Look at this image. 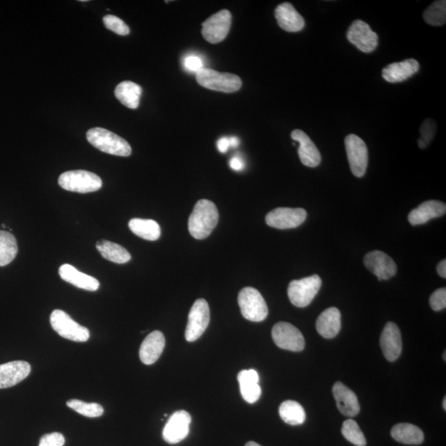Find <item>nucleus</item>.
I'll return each instance as SVG.
<instances>
[{
    "label": "nucleus",
    "mask_w": 446,
    "mask_h": 446,
    "mask_svg": "<svg viewBox=\"0 0 446 446\" xmlns=\"http://www.w3.org/2000/svg\"><path fill=\"white\" fill-rule=\"evenodd\" d=\"M219 220V213L215 203L201 199L196 204L189 218V231L194 238L203 240L210 236Z\"/></svg>",
    "instance_id": "1"
},
{
    "label": "nucleus",
    "mask_w": 446,
    "mask_h": 446,
    "mask_svg": "<svg viewBox=\"0 0 446 446\" xmlns=\"http://www.w3.org/2000/svg\"><path fill=\"white\" fill-rule=\"evenodd\" d=\"M87 140L96 149L108 154L127 158L132 154L128 142L113 132L102 127H94L87 132Z\"/></svg>",
    "instance_id": "2"
},
{
    "label": "nucleus",
    "mask_w": 446,
    "mask_h": 446,
    "mask_svg": "<svg viewBox=\"0 0 446 446\" xmlns=\"http://www.w3.org/2000/svg\"><path fill=\"white\" fill-rule=\"evenodd\" d=\"M58 183L65 191L79 193H92L101 189L102 179L87 170H70L60 175Z\"/></svg>",
    "instance_id": "3"
},
{
    "label": "nucleus",
    "mask_w": 446,
    "mask_h": 446,
    "mask_svg": "<svg viewBox=\"0 0 446 446\" xmlns=\"http://www.w3.org/2000/svg\"><path fill=\"white\" fill-rule=\"evenodd\" d=\"M196 79L201 87L213 91L234 93L241 87V79L230 73H220L212 69L203 68L196 74Z\"/></svg>",
    "instance_id": "4"
},
{
    "label": "nucleus",
    "mask_w": 446,
    "mask_h": 446,
    "mask_svg": "<svg viewBox=\"0 0 446 446\" xmlns=\"http://www.w3.org/2000/svg\"><path fill=\"white\" fill-rule=\"evenodd\" d=\"M238 305L241 314L250 321L260 322L267 319L268 306L257 289L246 287L239 293Z\"/></svg>",
    "instance_id": "5"
},
{
    "label": "nucleus",
    "mask_w": 446,
    "mask_h": 446,
    "mask_svg": "<svg viewBox=\"0 0 446 446\" xmlns=\"http://www.w3.org/2000/svg\"><path fill=\"white\" fill-rule=\"evenodd\" d=\"M321 283V279L317 274L291 281L288 288L289 300L298 307L310 305L319 292Z\"/></svg>",
    "instance_id": "6"
},
{
    "label": "nucleus",
    "mask_w": 446,
    "mask_h": 446,
    "mask_svg": "<svg viewBox=\"0 0 446 446\" xmlns=\"http://www.w3.org/2000/svg\"><path fill=\"white\" fill-rule=\"evenodd\" d=\"M50 321L52 329L58 332L61 338L77 343H85L89 339L88 329L80 326L63 310H56L52 312Z\"/></svg>",
    "instance_id": "7"
},
{
    "label": "nucleus",
    "mask_w": 446,
    "mask_h": 446,
    "mask_svg": "<svg viewBox=\"0 0 446 446\" xmlns=\"http://www.w3.org/2000/svg\"><path fill=\"white\" fill-rule=\"evenodd\" d=\"M210 322V310L205 300H198L189 312V321L185 331V339L193 343L200 338Z\"/></svg>",
    "instance_id": "8"
},
{
    "label": "nucleus",
    "mask_w": 446,
    "mask_h": 446,
    "mask_svg": "<svg viewBox=\"0 0 446 446\" xmlns=\"http://www.w3.org/2000/svg\"><path fill=\"white\" fill-rule=\"evenodd\" d=\"M345 145L351 172L355 177H363L369 163L367 144L359 136L350 134L345 137Z\"/></svg>",
    "instance_id": "9"
},
{
    "label": "nucleus",
    "mask_w": 446,
    "mask_h": 446,
    "mask_svg": "<svg viewBox=\"0 0 446 446\" xmlns=\"http://www.w3.org/2000/svg\"><path fill=\"white\" fill-rule=\"evenodd\" d=\"M272 338L275 345L283 350L298 352L305 348V339L302 332L288 322L281 321L275 324L272 330Z\"/></svg>",
    "instance_id": "10"
},
{
    "label": "nucleus",
    "mask_w": 446,
    "mask_h": 446,
    "mask_svg": "<svg viewBox=\"0 0 446 446\" xmlns=\"http://www.w3.org/2000/svg\"><path fill=\"white\" fill-rule=\"evenodd\" d=\"M202 25L204 39L212 44H219L229 35L231 25V13L227 9H222L208 18Z\"/></svg>",
    "instance_id": "11"
},
{
    "label": "nucleus",
    "mask_w": 446,
    "mask_h": 446,
    "mask_svg": "<svg viewBox=\"0 0 446 446\" xmlns=\"http://www.w3.org/2000/svg\"><path fill=\"white\" fill-rule=\"evenodd\" d=\"M307 215L303 208H278L268 213L265 222L274 229H292L302 225Z\"/></svg>",
    "instance_id": "12"
},
{
    "label": "nucleus",
    "mask_w": 446,
    "mask_h": 446,
    "mask_svg": "<svg viewBox=\"0 0 446 446\" xmlns=\"http://www.w3.org/2000/svg\"><path fill=\"white\" fill-rule=\"evenodd\" d=\"M346 37L351 44L365 53H370L377 49V33L373 32L368 23L362 20H355L351 23Z\"/></svg>",
    "instance_id": "13"
},
{
    "label": "nucleus",
    "mask_w": 446,
    "mask_h": 446,
    "mask_svg": "<svg viewBox=\"0 0 446 446\" xmlns=\"http://www.w3.org/2000/svg\"><path fill=\"white\" fill-rule=\"evenodd\" d=\"M191 416L186 411L175 412L170 416L163 429V439L169 444H177L187 438Z\"/></svg>",
    "instance_id": "14"
},
{
    "label": "nucleus",
    "mask_w": 446,
    "mask_h": 446,
    "mask_svg": "<svg viewBox=\"0 0 446 446\" xmlns=\"http://www.w3.org/2000/svg\"><path fill=\"white\" fill-rule=\"evenodd\" d=\"M364 264L378 281H387L397 273V265L390 256L381 250H374L364 256Z\"/></svg>",
    "instance_id": "15"
},
{
    "label": "nucleus",
    "mask_w": 446,
    "mask_h": 446,
    "mask_svg": "<svg viewBox=\"0 0 446 446\" xmlns=\"http://www.w3.org/2000/svg\"><path fill=\"white\" fill-rule=\"evenodd\" d=\"M381 345L384 357L388 362L400 358L402 350L401 331L393 322H388L381 334Z\"/></svg>",
    "instance_id": "16"
},
{
    "label": "nucleus",
    "mask_w": 446,
    "mask_h": 446,
    "mask_svg": "<svg viewBox=\"0 0 446 446\" xmlns=\"http://www.w3.org/2000/svg\"><path fill=\"white\" fill-rule=\"evenodd\" d=\"M293 141L300 144L298 153L302 165L307 167L314 168L321 163V156L319 149L305 132L295 129L292 132Z\"/></svg>",
    "instance_id": "17"
},
{
    "label": "nucleus",
    "mask_w": 446,
    "mask_h": 446,
    "mask_svg": "<svg viewBox=\"0 0 446 446\" xmlns=\"http://www.w3.org/2000/svg\"><path fill=\"white\" fill-rule=\"evenodd\" d=\"M31 373V365L26 362H12L0 364V388L15 386Z\"/></svg>",
    "instance_id": "18"
},
{
    "label": "nucleus",
    "mask_w": 446,
    "mask_h": 446,
    "mask_svg": "<svg viewBox=\"0 0 446 446\" xmlns=\"http://www.w3.org/2000/svg\"><path fill=\"white\" fill-rule=\"evenodd\" d=\"M332 393L339 411L345 416L353 417L359 414L360 407L357 395L345 384L336 382Z\"/></svg>",
    "instance_id": "19"
},
{
    "label": "nucleus",
    "mask_w": 446,
    "mask_h": 446,
    "mask_svg": "<svg viewBox=\"0 0 446 446\" xmlns=\"http://www.w3.org/2000/svg\"><path fill=\"white\" fill-rule=\"evenodd\" d=\"M165 346V339L163 332H151L141 343L139 351L141 362L146 365L153 364L163 354Z\"/></svg>",
    "instance_id": "20"
},
{
    "label": "nucleus",
    "mask_w": 446,
    "mask_h": 446,
    "mask_svg": "<svg viewBox=\"0 0 446 446\" xmlns=\"http://www.w3.org/2000/svg\"><path fill=\"white\" fill-rule=\"evenodd\" d=\"M275 18L283 30L300 32L305 27V21L291 3H283L275 8Z\"/></svg>",
    "instance_id": "21"
},
{
    "label": "nucleus",
    "mask_w": 446,
    "mask_h": 446,
    "mask_svg": "<svg viewBox=\"0 0 446 446\" xmlns=\"http://www.w3.org/2000/svg\"><path fill=\"white\" fill-rule=\"evenodd\" d=\"M419 61L415 59H407L401 63L387 65L383 69L382 75L389 83H400L419 72Z\"/></svg>",
    "instance_id": "22"
},
{
    "label": "nucleus",
    "mask_w": 446,
    "mask_h": 446,
    "mask_svg": "<svg viewBox=\"0 0 446 446\" xmlns=\"http://www.w3.org/2000/svg\"><path fill=\"white\" fill-rule=\"evenodd\" d=\"M445 212V203L436 200L426 201L409 213L408 221L412 226L426 224L433 218L443 216Z\"/></svg>",
    "instance_id": "23"
},
{
    "label": "nucleus",
    "mask_w": 446,
    "mask_h": 446,
    "mask_svg": "<svg viewBox=\"0 0 446 446\" xmlns=\"http://www.w3.org/2000/svg\"><path fill=\"white\" fill-rule=\"evenodd\" d=\"M59 274L65 282L87 291H97L99 288L98 279L87 274L79 272L72 265L65 264L59 269Z\"/></svg>",
    "instance_id": "24"
},
{
    "label": "nucleus",
    "mask_w": 446,
    "mask_h": 446,
    "mask_svg": "<svg viewBox=\"0 0 446 446\" xmlns=\"http://www.w3.org/2000/svg\"><path fill=\"white\" fill-rule=\"evenodd\" d=\"M316 327L322 338H336L341 329V314L339 310L336 307H330L321 312L317 320Z\"/></svg>",
    "instance_id": "25"
},
{
    "label": "nucleus",
    "mask_w": 446,
    "mask_h": 446,
    "mask_svg": "<svg viewBox=\"0 0 446 446\" xmlns=\"http://www.w3.org/2000/svg\"><path fill=\"white\" fill-rule=\"evenodd\" d=\"M240 384L241 393L246 402L255 403L262 395V388L259 386V374L255 369H245L237 376Z\"/></svg>",
    "instance_id": "26"
},
{
    "label": "nucleus",
    "mask_w": 446,
    "mask_h": 446,
    "mask_svg": "<svg viewBox=\"0 0 446 446\" xmlns=\"http://www.w3.org/2000/svg\"><path fill=\"white\" fill-rule=\"evenodd\" d=\"M391 435L397 442L405 445H420L424 440V434L419 427L409 423L393 426Z\"/></svg>",
    "instance_id": "27"
},
{
    "label": "nucleus",
    "mask_w": 446,
    "mask_h": 446,
    "mask_svg": "<svg viewBox=\"0 0 446 446\" xmlns=\"http://www.w3.org/2000/svg\"><path fill=\"white\" fill-rule=\"evenodd\" d=\"M142 89L139 84L132 82H121L115 89V96L128 108H139Z\"/></svg>",
    "instance_id": "28"
},
{
    "label": "nucleus",
    "mask_w": 446,
    "mask_h": 446,
    "mask_svg": "<svg viewBox=\"0 0 446 446\" xmlns=\"http://www.w3.org/2000/svg\"><path fill=\"white\" fill-rule=\"evenodd\" d=\"M96 249L104 259L113 263L126 264L132 259L131 254L123 246L112 241H99L96 244Z\"/></svg>",
    "instance_id": "29"
},
{
    "label": "nucleus",
    "mask_w": 446,
    "mask_h": 446,
    "mask_svg": "<svg viewBox=\"0 0 446 446\" xmlns=\"http://www.w3.org/2000/svg\"><path fill=\"white\" fill-rule=\"evenodd\" d=\"M128 226L136 236L146 241H158L161 234L160 227L154 220L134 218L128 223Z\"/></svg>",
    "instance_id": "30"
},
{
    "label": "nucleus",
    "mask_w": 446,
    "mask_h": 446,
    "mask_svg": "<svg viewBox=\"0 0 446 446\" xmlns=\"http://www.w3.org/2000/svg\"><path fill=\"white\" fill-rule=\"evenodd\" d=\"M279 412L282 420L288 425H301L306 420L305 408L295 401L283 402L279 407Z\"/></svg>",
    "instance_id": "31"
},
{
    "label": "nucleus",
    "mask_w": 446,
    "mask_h": 446,
    "mask_svg": "<svg viewBox=\"0 0 446 446\" xmlns=\"http://www.w3.org/2000/svg\"><path fill=\"white\" fill-rule=\"evenodd\" d=\"M18 251L15 236L11 232L0 231V267L11 264L15 259Z\"/></svg>",
    "instance_id": "32"
},
{
    "label": "nucleus",
    "mask_w": 446,
    "mask_h": 446,
    "mask_svg": "<svg viewBox=\"0 0 446 446\" xmlns=\"http://www.w3.org/2000/svg\"><path fill=\"white\" fill-rule=\"evenodd\" d=\"M423 18L427 25L439 27L446 21V1L438 0L431 4L423 13Z\"/></svg>",
    "instance_id": "33"
},
{
    "label": "nucleus",
    "mask_w": 446,
    "mask_h": 446,
    "mask_svg": "<svg viewBox=\"0 0 446 446\" xmlns=\"http://www.w3.org/2000/svg\"><path fill=\"white\" fill-rule=\"evenodd\" d=\"M341 433H343L344 438L350 441V443L357 446L367 445V439H365L362 431L359 428L357 421L352 419L345 421Z\"/></svg>",
    "instance_id": "34"
},
{
    "label": "nucleus",
    "mask_w": 446,
    "mask_h": 446,
    "mask_svg": "<svg viewBox=\"0 0 446 446\" xmlns=\"http://www.w3.org/2000/svg\"><path fill=\"white\" fill-rule=\"evenodd\" d=\"M71 409L87 417H99L103 414V407L96 402L87 403L78 400H70L66 403Z\"/></svg>",
    "instance_id": "35"
},
{
    "label": "nucleus",
    "mask_w": 446,
    "mask_h": 446,
    "mask_svg": "<svg viewBox=\"0 0 446 446\" xmlns=\"http://www.w3.org/2000/svg\"><path fill=\"white\" fill-rule=\"evenodd\" d=\"M104 25L108 30L120 36H127L130 33V28L120 18L115 15H106L103 18Z\"/></svg>",
    "instance_id": "36"
},
{
    "label": "nucleus",
    "mask_w": 446,
    "mask_h": 446,
    "mask_svg": "<svg viewBox=\"0 0 446 446\" xmlns=\"http://www.w3.org/2000/svg\"><path fill=\"white\" fill-rule=\"evenodd\" d=\"M420 132L421 137L419 140V145L420 148L424 149L433 139L435 134L436 125L435 121L433 120H425L421 126Z\"/></svg>",
    "instance_id": "37"
},
{
    "label": "nucleus",
    "mask_w": 446,
    "mask_h": 446,
    "mask_svg": "<svg viewBox=\"0 0 446 446\" xmlns=\"http://www.w3.org/2000/svg\"><path fill=\"white\" fill-rule=\"evenodd\" d=\"M430 305L435 312L445 310L446 307V289L441 288L435 291L430 298Z\"/></svg>",
    "instance_id": "38"
},
{
    "label": "nucleus",
    "mask_w": 446,
    "mask_h": 446,
    "mask_svg": "<svg viewBox=\"0 0 446 446\" xmlns=\"http://www.w3.org/2000/svg\"><path fill=\"white\" fill-rule=\"evenodd\" d=\"M183 65L185 70L196 74L199 70L204 68L203 59L196 55H189L185 56L183 60Z\"/></svg>",
    "instance_id": "39"
},
{
    "label": "nucleus",
    "mask_w": 446,
    "mask_h": 446,
    "mask_svg": "<svg viewBox=\"0 0 446 446\" xmlns=\"http://www.w3.org/2000/svg\"><path fill=\"white\" fill-rule=\"evenodd\" d=\"M64 435L58 433L44 435L39 443V446H64Z\"/></svg>",
    "instance_id": "40"
},
{
    "label": "nucleus",
    "mask_w": 446,
    "mask_h": 446,
    "mask_svg": "<svg viewBox=\"0 0 446 446\" xmlns=\"http://www.w3.org/2000/svg\"><path fill=\"white\" fill-rule=\"evenodd\" d=\"M229 165L230 167L232 170H236V172H241V170H243L245 168L243 160L236 155L234 156V158L230 160Z\"/></svg>",
    "instance_id": "41"
},
{
    "label": "nucleus",
    "mask_w": 446,
    "mask_h": 446,
    "mask_svg": "<svg viewBox=\"0 0 446 446\" xmlns=\"http://www.w3.org/2000/svg\"><path fill=\"white\" fill-rule=\"evenodd\" d=\"M217 146L221 153H226L230 147L229 137H222V139L217 141Z\"/></svg>",
    "instance_id": "42"
},
{
    "label": "nucleus",
    "mask_w": 446,
    "mask_h": 446,
    "mask_svg": "<svg viewBox=\"0 0 446 446\" xmlns=\"http://www.w3.org/2000/svg\"><path fill=\"white\" fill-rule=\"evenodd\" d=\"M438 272L440 277L446 278V260H443L438 267Z\"/></svg>",
    "instance_id": "43"
},
{
    "label": "nucleus",
    "mask_w": 446,
    "mask_h": 446,
    "mask_svg": "<svg viewBox=\"0 0 446 446\" xmlns=\"http://www.w3.org/2000/svg\"><path fill=\"white\" fill-rule=\"evenodd\" d=\"M229 141H230V147H237L239 146L240 144V140L238 139V137H236V136H231L229 137Z\"/></svg>",
    "instance_id": "44"
},
{
    "label": "nucleus",
    "mask_w": 446,
    "mask_h": 446,
    "mask_svg": "<svg viewBox=\"0 0 446 446\" xmlns=\"http://www.w3.org/2000/svg\"><path fill=\"white\" fill-rule=\"evenodd\" d=\"M245 446H262V445H259L258 443L254 442V441H250V442L246 443Z\"/></svg>",
    "instance_id": "45"
},
{
    "label": "nucleus",
    "mask_w": 446,
    "mask_h": 446,
    "mask_svg": "<svg viewBox=\"0 0 446 446\" xmlns=\"http://www.w3.org/2000/svg\"><path fill=\"white\" fill-rule=\"evenodd\" d=\"M443 407H444V410H446V397L444 398V401H443Z\"/></svg>",
    "instance_id": "46"
},
{
    "label": "nucleus",
    "mask_w": 446,
    "mask_h": 446,
    "mask_svg": "<svg viewBox=\"0 0 446 446\" xmlns=\"http://www.w3.org/2000/svg\"><path fill=\"white\" fill-rule=\"evenodd\" d=\"M444 359H445V360H446V358H445V353H444Z\"/></svg>",
    "instance_id": "47"
}]
</instances>
